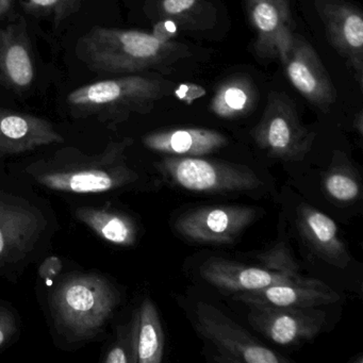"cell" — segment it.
<instances>
[{
  "label": "cell",
  "mask_w": 363,
  "mask_h": 363,
  "mask_svg": "<svg viewBox=\"0 0 363 363\" xmlns=\"http://www.w3.org/2000/svg\"><path fill=\"white\" fill-rule=\"evenodd\" d=\"M133 138L110 141L99 154L75 147L57 150L48 160L35 161L25 172L48 190L71 194H103L137 184L139 173L129 165Z\"/></svg>",
  "instance_id": "obj_1"
},
{
  "label": "cell",
  "mask_w": 363,
  "mask_h": 363,
  "mask_svg": "<svg viewBox=\"0 0 363 363\" xmlns=\"http://www.w3.org/2000/svg\"><path fill=\"white\" fill-rule=\"evenodd\" d=\"M52 286L48 303L52 325L69 343L99 337L122 298L116 284L97 273L65 274Z\"/></svg>",
  "instance_id": "obj_2"
},
{
  "label": "cell",
  "mask_w": 363,
  "mask_h": 363,
  "mask_svg": "<svg viewBox=\"0 0 363 363\" xmlns=\"http://www.w3.org/2000/svg\"><path fill=\"white\" fill-rule=\"evenodd\" d=\"M75 55L95 73L135 74L169 67L190 52L184 44L160 41L143 31L95 26L78 40Z\"/></svg>",
  "instance_id": "obj_3"
},
{
  "label": "cell",
  "mask_w": 363,
  "mask_h": 363,
  "mask_svg": "<svg viewBox=\"0 0 363 363\" xmlns=\"http://www.w3.org/2000/svg\"><path fill=\"white\" fill-rule=\"evenodd\" d=\"M173 82L158 76L128 75L78 86L67 96L75 118H95L114 127L133 114L150 113L157 101L169 96Z\"/></svg>",
  "instance_id": "obj_4"
},
{
  "label": "cell",
  "mask_w": 363,
  "mask_h": 363,
  "mask_svg": "<svg viewBox=\"0 0 363 363\" xmlns=\"http://www.w3.org/2000/svg\"><path fill=\"white\" fill-rule=\"evenodd\" d=\"M157 169L167 182L191 192H250L263 184L259 176L246 165L203 157L169 156L157 164Z\"/></svg>",
  "instance_id": "obj_5"
},
{
  "label": "cell",
  "mask_w": 363,
  "mask_h": 363,
  "mask_svg": "<svg viewBox=\"0 0 363 363\" xmlns=\"http://www.w3.org/2000/svg\"><path fill=\"white\" fill-rule=\"evenodd\" d=\"M252 135L267 156L286 162L303 160L315 140V133L301 124L294 101L281 92L269 95L262 118Z\"/></svg>",
  "instance_id": "obj_6"
},
{
  "label": "cell",
  "mask_w": 363,
  "mask_h": 363,
  "mask_svg": "<svg viewBox=\"0 0 363 363\" xmlns=\"http://www.w3.org/2000/svg\"><path fill=\"white\" fill-rule=\"evenodd\" d=\"M264 267H248L226 259H208L201 267V275L208 284L226 292H250L273 284L293 281L301 277L288 248L282 243L261 255Z\"/></svg>",
  "instance_id": "obj_7"
},
{
  "label": "cell",
  "mask_w": 363,
  "mask_h": 363,
  "mask_svg": "<svg viewBox=\"0 0 363 363\" xmlns=\"http://www.w3.org/2000/svg\"><path fill=\"white\" fill-rule=\"evenodd\" d=\"M197 329L210 342L225 362L284 363L288 359L267 347L247 330L210 303H197Z\"/></svg>",
  "instance_id": "obj_8"
},
{
  "label": "cell",
  "mask_w": 363,
  "mask_h": 363,
  "mask_svg": "<svg viewBox=\"0 0 363 363\" xmlns=\"http://www.w3.org/2000/svg\"><path fill=\"white\" fill-rule=\"evenodd\" d=\"M258 210L248 206H205L178 216L174 228L184 239L206 245L233 244L256 220Z\"/></svg>",
  "instance_id": "obj_9"
},
{
  "label": "cell",
  "mask_w": 363,
  "mask_h": 363,
  "mask_svg": "<svg viewBox=\"0 0 363 363\" xmlns=\"http://www.w3.org/2000/svg\"><path fill=\"white\" fill-rule=\"evenodd\" d=\"M44 228L43 216L30 203L0 193V265L24 260Z\"/></svg>",
  "instance_id": "obj_10"
},
{
  "label": "cell",
  "mask_w": 363,
  "mask_h": 363,
  "mask_svg": "<svg viewBox=\"0 0 363 363\" xmlns=\"http://www.w3.org/2000/svg\"><path fill=\"white\" fill-rule=\"evenodd\" d=\"M248 322L279 345L313 339L322 331L326 313L318 308L271 307L250 305Z\"/></svg>",
  "instance_id": "obj_11"
},
{
  "label": "cell",
  "mask_w": 363,
  "mask_h": 363,
  "mask_svg": "<svg viewBox=\"0 0 363 363\" xmlns=\"http://www.w3.org/2000/svg\"><path fill=\"white\" fill-rule=\"evenodd\" d=\"M324 24L327 39L348 61L359 86H363V16L359 8L344 0H313Z\"/></svg>",
  "instance_id": "obj_12"
},
{
  "label": "cell",
  "mask_w": 363,
  "mask_h": 363,
  "mask_svg": "<svg viewBox=\"0 0 363 363\" xmlns=\"http://www.w3.org/2000/svg\"><path fill=\"white\" fill-rule=\"evenodd\" d=\"M282 65L289 82L310 104L322 110L335 104L337 92L330 77L314 48L303 37L294 33Z\"/></svg>",
  "instance_id": "obj_13"
},
{
  "label": "cell",
  "mask_w": 363,
  "mask_h": 363,
  "mask_svg": "<svg viewBox=\"0 0 363 363\" xmlns=\"http://www.w3.org/2000/svg\"><path fill=\"white\" fill-rule=\"evenodd\" d=\"M246 10L256 33L254 50L259 58L284 62L293 35L289 0H245Z\"/></svg>",
  "instance_id": "obj_14"
},
{
  "label": "cell",
  "mask_w": 363,
  "mask_h": 363,
  "mask_svg": "<svg viewBox=\"0 0 363 363\" xmlns=\"http://www.w3.org/2000/svg\"><path fill=\"white\" fill-rule=\"evenodd\" d=\"M37 65L26 21L21 18L0 29V86L16 93L30 90Z\"/></svg>",
  "instance_id": "obj_15"
},
{
  "label": "cell",
  "mask_w": 363,
  "mask_h": 363,
  "mask_svg": "<svg viewBox=\"0 0 363 363\" xmlns=\"http://www.w3.org/2000/svg\"><path fill=\"white\" fill-rule=\"evenodd\" d=\"M65 141L63 135L46 118L0 107V159Z\"/></svg>",
  "instance_id": "obj_16"
},
{
  "label": "cell",
  "mask_w": 363,
  "mask_h": 363,
  "mask_svg": "<svg viewBox=\"0 0 363 363\" xmlns=\"http://www.w3.org/2000/svg\"><path fill=\"white\" fill-rule=\"evenodd\" d=\"M235 298L247 306L315 308L337 303L340 295L320 280L299 277L261 290L237 293Z\"/></svg>",
  "instance_id": "obj_17"
},
{
  "label": "cell",
  "mask_w": 363,
  "mask_h": 363,
  "mask_svg": "<svg viewBox=\"0 0 363 363\" xmlns=\"http://www.w3.org/2000/svg\"><path fill=\"white\" fill-rule=\"evenodd\" d=\"M296 213L297 228L308 246L325 262L345 269L350 264V255L340 238L335 220L305 203L297 207Z\"/></svg>",
  "instance_id": "obj_18"
},
{
  "label": "cell",
  "mask_w": 363,
  "mask_h": 363,
  "mask_svg": "<svg viewBox=\"0 0 363 363\" xmlns=\"http://www.w3.org/2000/svg\"><path fill=\"white\" fill-rule=\"evenodd\" d=\"M142 142L152 152L167 156L203 157L228 145V138L213 129L186 127L154 131Z\"/></svg>",
  "instance_id": "obj_19"
},
{
  "label": "cell",
  "mask_w": 363,
  "mask_h": 363,
  "mask_svg": "<svg viewBox=\"0 0 363 363\" xmlns=\"http://www.w3.org/2000/svg\"><path fill=\"white\" fill-rule=\"evenodd\" d=\"M133 363H160L164 354V333L154 301L145 297L130 320Z\"/></svg>",
  "instance_id": "obj_20"
},
{
  "label": "cell",
  "mask_w": 363,
  "mask_h": 363,
  "mask_svg": "<svg viewBox=\"0 0 363 363\" xmlns=\"http://www.w3.org/2000/svg\"><path fill=\"white\" fill-rule=\"evenodd\" d=\"M75 216L95 235L113 245L129 247L137 243V224L124 212L111 208L84 206L75 210Z\"/></svg>",
  "instance_id": "obj_21"
},
{
  "label": "cell",
  "mask_w": 363,
  "mask_h": 363,
  "mask_svg": "<svg viewBox=\"0 0 363 363\" xmlns=\"http://www.w3.org/2000/svg\"><path fill=\"white\" fill-rule=\"evenodd\" d=\"M258 92L252 79L235 76L223 82L216 89L210 103V110L225 120L247 116L256 107Z\"/></svg>",
  "instance_id": "obj_22"
},
{
  "label": "cell",
  "mask_w": 363,
  "mask_h": 363,
  "mask_svg": "<svg viewBox=\"0 0 363 363\" xmlns=\"http://www.w3.org/2000/svg\"><path fill=\"white\" fill-rule=\"evenodd\" d=\"M333 158V163L324 177V188L327 194L337 201L350 203L357 201L361 195V186L356 172L352 165L339 154Z\"/></svg>",
  "instance_id": "obj_23"
},
{
  "label": "cell",
  "mask_w": 363,
  "mask_h": 363,
  "mask_svg": "<svg viewBox=\"0 0 363 363\" xmlns=\"http://www.w3.org/2000/svg\"><path fill=\"white\" fill-rule=\"evenodd\" d=\"M150 10L159 18L172 21L177 26L201 27L203 10H210L206 0H147Z\"/></svg>",
  "instance_id": "obj_24"
},
{
  "label": "cell",
  "mask_w": 363,
  "mask_h": 363,
  "mask_svg": "<svg viewBox=\"0 0 363 363\" xmlns=\"http://www.w3.org/2000/svg\"><path fill=\"white\" fill-rule=\"evenodd\" d=\"M86 0H22L23 11L37 18H52L59 26L80 11Z\"/></svg>",
  "instance_id": "obj_25"
},
{
  "label": "cell",
  "mask_w": 363,
  "mask_h": 363,
  "mask_svg": "<svg viewBox=\"0 0 363 363\" xmlns=\"http://www.w3.org/2000/svg\"><path fill=\"white\" fill-rule=\"evenodd\" d=\"M105 363H133L130 322L118 326L116 337L106 352Z\"/></svg>",
  "instance_id": "obj_26"
},
{
  "label": "cell",
  "mask_w": 363,
  "mask_h": 363,
  "mask_svg": "<svg viewBox=\"0 0 363 363\" xmlns=\"http://www.w3.org/2000/svg\"><path fill=\"white\" fill-rule=\"evenodd\" d=\"M18 330V318L10 308L0 305V347L7 345Z\"/></svg>",
  "instance_id": "obj_27"
},
{
  "label": "cell",
  "mask_w": 363,
  "mask_h": 363,
  "mask_svg": "<svg viewBox=\"0 0 363 363\" xmlns=\"http://www.w3.org/2000/svg\"><path fill=\"white\" fill-rule=\"evenodd\" d=\"M62 269V261L56 256L48 257L40 265L39 275L48 284H52Z\"/></svg>",
  "instance_id": "obj_28"
},
{
  "label": "cell",
  "mask_w": 363,
  "mask_h": 363,
  "mask_svg": "<svg viewBox=\"0 0 363 363\" xmlns=\"http://www.w3.org/2000/svg\"><path fill=\"white\" fill-rule=\"evenodd\" d=\"M174 93H175V96L178 97L180 101L191 105L196 99L205 96L206 90L203 86H197V84H180Z\"/></svg>",
  "instance_id": "obj_29"
},
{
  "label": "cell",
  "mask_w": 363,
  "mask_h": 363,
  "mask_svg": "<svg viewBox=\"0 0 363 363\" xmlns=\"http://www.w3.org/2000/svg\"><path fill=\"white\" fill-rule=\"evenodd\" d=\"M177 30L178 26L176 23L169 20H162L155 25L154 33L152 35L160 41L167 42L171 41V38L177 33Z\"/></svg>",
  "instance_id": "obj_30"
},
{
  "label": "cell",
  "mask_w": 363,
  "mask_h": 363,
  "mask_svg": "<svg viewBox=\"0 0 363 363\" xmlns=\"http://www.w3.org/2000/svg\"><path fill=\"white\" fill-rule=\"evenodd\" d=\"M16 0H0V21L4 20L13 8Z\"/></svg>",
  "instance_id": "obj_31"
},
{
  "label": "cell",
  "mask_w": 363,
  "mask_h": 363,
  "mask_svg": "<svg viewBox=\"0 0 363 363\" xmlns=\"http://www.w3.org/2000/svg\"><path fill=\"white\" fill-rule=\"evenodd\" d=\"M354 129L358 130L359 135H362L363 133V116L362 112H359L357 118H354Z\"/></svg>",
  "instance_id": "obj_32"
}]
</instances>
